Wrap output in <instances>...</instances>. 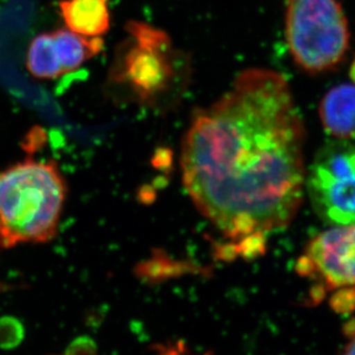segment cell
Returning <instances> with one entry per match:
<instances>
[{
	"label": "cell",
	"mask_w": 355,
	"mask_h": 355,
	"mask_svg": "<svg viewBox=\"0 0 355 355\" xmlns=\"http://www.w3.org/2000/svg\"><path fill=\"white\" fill-rule=\"evenodd\" d=\"M129 37L118 47L110 71V83L127 89L139 103L152 105L167 94L174 82V50L164 31L131 21Z\"/></svg>",
	"instance_id": "obj_4"
},
{
	"label": "cell",
	"mask_w": 355,
	"mask_h": 355,
	"mask_svg": "<svg viewBox=\"0 0 355 355\" xmlns=\"http://www.w3.org/2000/svg\"><path fill=\"white\" fill-rule=\"evenodd\" d=\"M298 267L325 288L355 286V225H338L314 238Z\"/></svg>",
	"instance_id": "obj_6"
},
{
	"label": "cell",
	"mask_w": 355,
	"mask_h": 355,
	"mask_svg": "<svg viewBox=\"0 0 355 355\" xmlns=\"http://www.w3.org/2000/svg\"><path fill=\"white\" fill-rule=\"evenodd\" d=\"M52 36L64 74L78 71L87 60L101 53L104 47L103 38L87 37L68 28L53 31Z\"/></svg>",
	"instance_id": "obj_9"
},
{
	"label": "cell",
	"mask_w": 355,
	"mask_h": 355,
	"mask_svg": "<svg viewBox=\"0 0 355 355\" xmlns=\"http://www.w3.org/2000/svg\"><path fill=\"white\" fill-rule=\"evenodd\" d=\"M66 198L55 161L26 159L0 171V248L53 239Z\"/></svg>",
	"instance_id": "obj_2"
},
{
	"label": "cell",
	"mask_w": 355,
	"mask_h": 355,
	"mask_svg": "<svg viewBox=\"0 0 355 355\" xmlns=\"http://www.w3.org/2000/svg\"><path fill=\"white\" fill-rule=\"evenodd\" d=\"M59 10L68 29L87 37H101L111 27L107 0H61Z\"/></svg>",
	"instance_id": "obj_8"
},
{
	"label": "cell",
	"mask_w": 355,
	"mask_h": 355,
	"mask_svg": "<svg viewBox=\"0 0 355 355\" xmlns=\"http://www.w3.org/2000/svg\"><path fill=\"white\" fill-rule=\"evenodd\" d=\"M305 132L283 75L250 69L193 115L182 146L185 189L201 214L241 241L290 225L306 184Z\"/></svg>",
	"instance_id": "obj_1"
},
{
	"label": "cell",
	"mask_w": 355,
	"mask_h": 355,
	"mask_svg": "<svg viewBox=\"0 0 355 355\" xmlns=\"http://www.w3.org/2000/svg\"><path fill=\"white\" fill-rule=\"evenodd\" d=\"M349 76H351V78H352L355 84V59L354 61H353L352 66H351V69H349Z\"/></svg>",
	"instance_id": "obj_13"
},
{
	"label": "cell",
	"mask_w": 355,
	"mask_h": 355,
	"mask_svg": "<svg viewBox=\"0 0 355 355\" xmlns=\"http://www.w3.org/2000/svg\"><path fill=\"white\" fill-rule=\"evenodd\" d=\"M320 118L334 137L355 138V84H340L327 92L320 104Z\"/></svg>",
	"instance_id": "obj_7"
},
{
	"label": "cell",
	"mask_w": 355,
	"mask_h": 355,
	"mask_svg": "<svg viewBox=\"0 0 355 355\" xmlns=\"http://www.w3.org/2000/svg\"><path fill=\"white\" fill-rule=\"evenodd\" d=\"M285 31L295 62L312 74L334 69L349 49V24L338 0H288Z\"/></svg>",
	"instance_id": "obj_3"
},
{
	"label": "cell",
	"mask_w": 355,
	"mask_h": 355,
	"mask_svg": "<svg viewBox=\"0 0 355 355\" xmlns=\"http://www.w3.org/2000/svg\"><path fill=\"white\" fill-rule=\"evenodd\" d=\"M27 69L38 80H57L64 74L52 33H44L33 40L27 52Z\"/></svg>",
	"instance_id": "obj_10"
},
{
	"label": "cell",
	"mask_w": 355,
	"mask_h": 355,
	"mask_svg": "<svg viewBox=\"0 0 355 355\" xmlns=\"http://www.w3.org/2000/svg\"><path fill=\"white\" fill-rule=\"evenodd\" d=\"M349 286L343 288L342 291L337 292L332 298V307L339 313H346L355 309V288Z\"/></svg>",
	"instance_id": "obj_11"
},
{
	"label": "cell",
	"mask_w": 355,
	"mask_h": 355,
	"mask_svg": "<svg viewBox=\"0 0 355 355\" xmlns=\"http://www.w3.org/2000/svg\"><path fill=\"white\" fill-rule=\"evenodd\" d=\"M306 187L318 216L334 225H355V145L331 141L318 151Z\"/></svg>",
	"instance_id": "obj_5"
},
{
	"label": "cell",
	"mask_w": 355,
	"mask_h": 355,
	"mask_svg": "<svg viewBox=\"0 0 355 355\" xmlns=\"http://www.w3.org/2000/svg\"><path fill=\"white\" fill-rule=\"evenodd\" d=\"M344 353L346 354H355V334L352 336V339H351V342L346 345L345 351Z\"/></svg>",
	"instance_id": "obj_12"
}]
</instances>
